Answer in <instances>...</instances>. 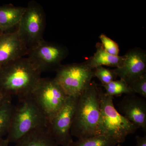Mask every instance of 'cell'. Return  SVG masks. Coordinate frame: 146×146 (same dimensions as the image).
<instances>
[{"mask_svg": "<svg viewBox=\"0 0 146 146\" xmlns=\"http://www.w3.org/2000/svg\"><path fill=\"white\" fill-rule=\"evenodd\" d=\"M41 75L27 58H21L0 69V92L18 100L31 96Z\"/></svg>", "mask_w": 146, "mask_h": 146, "instance_id": "obj_1", "label": "cell"}, {"mask_svg": "<svg viewBox=\"0 0 146 146\" xmlns=\"http://www.w3.org/2000/svg\"><path fill=\"white\" fill-rule=\"evenodd\" d=\"M100 117L99 87L95 81H91L79 98L71 135L78 139L98 135Z\"/></svg>", "mask_w": 146, "mask_h": 146, "instance_id": "obj_2", "label": "cell"}, {"mask_svg": "<svg viewBox=\"0 0 146 146\" xmlns=\"http://www.w3.org/2000/svg\"><path fill=\"white\" fill-rule=\"evenodd\" d=\"M99 90L100 117L98 135L107 136L118 144L122 143L127 136L136 132L139 127L129 121L118 112L113 103L114 97Z\"/></svg>", "mask_w": 146, "mask_h": 146, "instance_id": "obj_3", "label": "cell"}, {"mask_svg": "<svg viewBox=\"0 0 146 146\" xmlns=\"http://www.w3.org/2000/svg\"><path fill=\"white\" fill-rule=\"evenodd\" d=\"M44 115L31 96L18 100L14 106L12 121L6 138L9 143H16L32 131L48 127Z\"/></svg>", "mask_w": 146, "mask_h": 146, "instance_id": "obj_4", "label": "cell"}, {"mask_svg": "<svg viewBox=\"0 0 146 146\" xmlns=\"http://www.w3.org/2000/svg\"><path fill=\"white\" fill-rule=\"evenodd\" d=\"M46 26V13L42 6L35 1L29 2L17 29L29 50L44 39Z\"/></svg>", "mask_w": 146, "mask_h": 146, "instance_id": "obj_5", "label": "cell"}, {"mask_svg": "<svg viewBox=\"0 0 146 146\" xmlns=\"http://www.w3.org/2000/svg\"><path fill=\"white\" fill-rule=\"evenodd\" d=\"M48 124L63 107L68 96L54 78H41L31 95Z\"/></svg>", "mask_w": 146, "mask_h": 146, "instance_id": "obj_6", "label": "cell"}, {"mask_svg": "<svg viewBox=\"0 0 146 146\" xmlns=\"http://www.w3.org/2000/svg\"><path fill=\"white\" fill-rule=\"evenodd\" d=\"M54 78L68 96H79L87 88L94 77V70L86 61L61 65Z\"/></svg>", "mask_w": 146, "mask_h": 146, "instance_id": "obj_7", "label": "cell"}, {"mask_svg": "<svg viewBox=\"0 0 146 146\" xmlns=\"http://www.w3.org/2000/svg\"><path fill=\"white\" fill-rule=\"evenodd\" d=\"M67 47L56 42L42 40L36 46L29 50L27 58L39 72L56 71L68 56Z\"/></svg>", "mask_w": 146, "mask_h": 146, "instance_id": "obj_8", "label": "cell"}, {"mask_svg": "<svg viewBox=\"0 0 146 146\" xmlns=\"http://www.w3.org/2000/svg\"><path fill=\"white\" fill-rule=\"evenodd\" d=\"M79 96H68L63 107L48 123L49 131L58 146H68L74 141L71 129Z\"/></svg>", "mask_w": 146, "mask_h": 146, "instance_id": "obj_9", "label": "cell"}, {"mask_svg": "<svg viewBox=\"0 0 146 146\" xmlns=\"http://www.w3.org/2000/svg\"><path fill=\"white\" fill-rule=\"evenodd\" d=\"M125 56L123 66L113 70L117 76L129 85L131 82L146 74V52L141 48L135 47L128 51Z\"/></svg>", "mask_w": 146, "mask_h": 146, "instance_id": "obj_10", "label": "cell"}, {"mask_svg": "<svg viewBox=\"0 0 146 146\" xmlns=\"http://www.w3.org/2000/svg\"><path fill=\"white\" fill-rule=\"evenodd\" d=\"M29 50L18 35L17 30L0 35V69L27 55Z\"/></svg>", "mask_w": 146, "mask_h": 146, "instance_id": "obj_11", "label": "cell"}, {"mask_svg": "<svg viewBox=\"0 0 146 146\" xmlns=\"http://www.w3.org/2000/svg\"><path fill=\"white\" fill-rule=\"evenodd\" d=\"M119 112L129 121L146 129V102L133 94L126 95L118 104Z\"/></svg>", "mask_w": 146, "mask_h": 146, "instance_id": "obj_12", "label": "cell"}, {"mask_svg": "<svg viewBox=\"0 0 146 146\" xmlns=\"http://www.w3.org/2000/svg\"><path fill=\"white\" fill-rule=\"evenodd\" d=\"M96 51L93 56L86 61L87 65L93 70L100 66H106L119 68L123 66L125 56H114L110 54L104 48L101 43L96 44Z\"/></svg>", "mask_w": 146, "mask_h": 146, "instance_id": "obj_13", "label": "cell"}, {"mask_svg": "<svg viewBox=\"0 0 146 146\" xmlns=\"http://www.w3.org/2000/svg\"><path fill=\"white\" fill-rule=\"evenodd\" d=\"M15 146H58L48 127L32 131L15 143Z\"/></svg>", "mask_w": 146, "mask_h": 146, "instance_id": "obj_14", "label": "cell"}, {"mask_svg": "<svg viewBox=\"0 0 146 146\" xmlns=\"http://www.w3.org/2000/svg\"><path fill=\"white\" fill-rule=\"evenodd\" d=\"M25 9L11 4L0 6V25L5 32L18 25Z\"/></svg>", "mask_w": 146, "mask_h": 146, "instance_id": "obj_15", "label": "cell"}, {"mask_svg": "<svg viewBox=\"0 0 146 146\" xmlns=\"http://www.w3.org/2000/svg\"><path fill=\"white\" fill-rule=\"evenodd\" d=\"M14 106L11 98H9L0 108V138L7 134L10 128Z\"/></svg>", "mask_w": 146, "mask_h": 146, "instance_id": "obj_16", "label": "cell"}, {"mask_svg": "<svg viewBox=\"0 0 146 146\" xmlns=\"http://www.w3.org/2000/svg\"><path fill=\"white\" fill-rule=\"evenodd\" d=\"M117 143L107 136L98 135L73 141L68 146H116Z\"/></svg>", "mask_w": 146, "mask_h": 146, "instance_id": "obj_17", "label": "cell"}, {"mask_svg": "<svg viewBox=\"0 0 146 146\" xmlns=\"http://www.w3.org/2000/svg\"><path fill=\"white\" fill-rule=\"evenodd\" d=\"M105 89V93L111 96H120L123 94H134L128 84L123 80H113L106 85H102Z\"/></svg>", "mask_w": 146, "mask_h": 146, "instance_id": "obj_18", "label": "cell"}, {"mask_svg": "<svg viewBox=\"0 0 146 146\" xmlns=\"http://www.w3.org/2000/svg\"><path fill=\"white\" fill-rule=\"evenodd\" d=\"M94 77H96L101 82L102 85H106L117 77L113 70H110L103 67H98L94 70Z\"/></svg>", "mask_w": 146, "mask_h": 146, "instance_id": "obj_19", "label": "cell"}, {"mask_svg": "<svg viewBox=\"0 0 146 146\" xmlns=\"http://www.w3.org/2000/svg\"><path fill=\"white\" fill-rule=\"evenodd\" d=\"M99 37L104 48L107 52L112 55L119 56V48L117 43L104 34L100 35Z\"/></svg>", "mask_w": 146, "mask_h": 146, "instance_id": "obj_20", "label": "cell"}, {"mask_svg": "<svg viewBox=\"0 0 146 146\" xmlns=\"http://www.w3.org/2000/svg\"><path fill=\"white\" fill-rule=\"evenodd\" d=\"M134 92L144 98H146V74L134 80L129 84Z\"/></svg>", "mask_w": 146, "mask_h": 146, "instance_id": "obj_21", "label": "cell"}, {"mask_svg": "<svg viewBox=\"0 0 146 146\" xmlns=\"http://www.w3.org/2000/svg\"><path fill=\"white\" fill-rule=\"evenodd\" d=\"M136 146H146V136H136Z\"/></svg>", "mask_w": 146, "mask_h": 146, "instance_id": "obj_22", "label": "cell"}, {"mask_svg": "<svg viewBox=\"0 0 146 146\" xmlns=\"http://www.w3.org/2000/svg\"><path fill=\"white\" fill-rule=\"evenodd\" d=\"M11 98V97L7 96H5L4 94H3L1 92H0V108L2 106L3 104L5 102L6 100L9 98Z\"/></svg>", "mask_w": 146, "mask_h": 146, "instance_id": "obj_23", "label": "cell"}, {"mask_svg": "<svg viewBox=\"0 0 146 146\" xmlns=\"http://www.w3.org/2000/svg\"><path fill=\"white\" fill-rule=\"evenodd\" d=\"M9 142L6 139L0 138V146H9Z\"/></svg>", "mask_w": 146, "mask_h": 146, "instance_id": "obj_24", "label": "cell"}, {"mask_svg": "<svg viewBox=\"0 0 146 146\" xmlns=\"http://www.w3.org/2000/svg\"><path fill=\"white\" fill-rule=\"evenodd\" d=\"M5 32H6L4 30V29L0 25V35Z\"/></svg>", "mask_w": 146, "mask_h": 146, "instance_id": "obj_25", "label": "cell"}, {"mask_svg": "<svg viewBox=\"0 0 146 146\" xmlns=\"http://www.w3.org/2000/svg\"><path fill=\"white\" fill-rule=\"evenodd\" d=\"M116 146H121V144H117V145H116Z\"/></svg>", "mask_w": 146, "mask_h": 146, "instance_id": "obj_26", "label": "cell"}]
</instances>
